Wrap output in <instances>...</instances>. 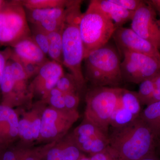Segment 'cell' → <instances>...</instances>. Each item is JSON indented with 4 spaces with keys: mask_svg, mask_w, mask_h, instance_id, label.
Segmentation results:
<instances>
[{
    "mask_svg": "<svg viewBox=\"0 0 160 160\" xmlns=\"http://www.w3.org/2000/svg\"><path fill=\"white\" fill-rule=\"evenodd\" d=\"M107 149L118 160H140L155 151L157 139L141 118L112 129Z\"/></svg>",
    "mask_w": 160,
    "mask_h": 160,
    "instance_id": "cell-1",
    "label": "cell"
},
{
    "mask_svg": "<svg viewBox=\"0 0 160 160\" xmlns=\"http://www.w3.org/2000/svg\"><path fill=\"white\" fill-rule=\"evenodd\" d=\"M66 8L65 20L62 27L63 66L70 72L77 82L80 89L86 83L82 71V62L85 58L84 46L79 30L82 13L81 1H72Z\"/></svg>",
    "mask_w": 160,
    "mask_h": 160,
    "instance_id": "cell-2",
    "label": "cell"
},
{
    "mask_svg": "<svg viewBox=\"0 0 160 160\" xmlns=\"http://www.w3.org/2000/svg\"><path fill=\"white\" fill-rule=\"evenodd\" d=\"M84 61L85 77L94 87H119L123 82L119 51L109 42L89 52Z\"/></svg>",
    "mask_w": 160,
    "mask_h": 160,
    "instance_id": "cell-3",
    "label": "cell"
},
{
    "mask_svg": "<svg viewBox=\"0 0 160 160\" xmlns=\"http://www.w3.org/2000/svg\"><path fill=\"white\" fill-rule=\"evenodd\" d=\"M79 27L85 58L89 52L109 42L117 29L112 21L100 8L97 0L89 2L86 12L81 16Z\"/></svg>",
    "mask_w": 160,
    "mask_h": 160,
    "instance_id": "cell-4",
    "label": "cell"
},
{
    "mask_svg": "<svg viewBox=\"0 0 160 160\" xmlns=\"http://www.w3.org/2000/svg\"><path fill=\"white\" fill-rule=\"evenodd\" d=\"M123 88L94 87L87 92L85 120L109 132L112 115Z\"/></svg>",
    "mask_w": 160,
    "mask_h": 160,
    "instance_id": "cell-5",
    "label": "cell"
},
{
    "mask_svg": "<svg viewBox=\"0 0 160 160\" xmlns=\"http://www.w3.org/2000/svg\"><path fill=\"white\" fill-rule=\"evenodd\" d=\"M122 53L124 57L121 65L123 82L139 84L160 71V59L126 50Z\"/></svg>",
    "mask_w": 160,
    "mask_h": 160,
    "instance_id": "cell-6",
    "label": "cell"
},
{
    "mask_svg": "<svg viewBox=\"0 0 160 160\" xmlns=\"http://www.w3.org/2000/svg\"><path fill=\"white\" fill-rule=\"evenodd\" d=\"M31 35L26 10L21 2L13 9L0 12L1 42L16 44Z\"/></svg>",
    "mask_w": 160,
    "mask_h": 160,
    "instance_id": "cell-7",
    "label": "cell"
},
{
    "mask_svg": "<svg viewBox=\"0 0 160 160\" xmlns=\"http://www.w3.org/2000/svg\"><path fill=\"white\" fill-rule=\"evenodd\" d=\"M158 20L156 12L145 1V3L135 12L131 20L130 28L159 49L160 29Z\"/></svg>",
    "mask_w": 160,
    "mask_h": 160,
    "instance_id": "cell-8",
    "label": "cell"
},
{
    "mask_svg": "<svg viewBox=\"0 0 160 160\" xmlns=\"http://www.w3.org/2000/svg\"><path fill=\"white\" fill-rule=\"evenodd\" d=\"M142 105L137 92L123 88L112 115L109 127L117 129L133 122L139 118Z\"/></svg>",
    "mask_w": 160,
    "mask_h": 160,
    "instance_id": "cell-9",
    "label": "cell"
},
{
    "mask_svg": "<svg viewBox=\"0 0 160 160\" xmlns=\"http://www.w3.org/2000/svg\"><path fill=\"white\" fill-rule=\"evenodd\" d=\"M112 38L119 51L138 52L160 59L159 49L149 41L135 32L131 28L119 27L116 29Z\"/></svg>",
    "mask_w": 160,
    "mask_h": 160,
    "instance_id": "cell-10",
    "label": "cell"
},
{
    "mask_svg": "<svg viewBox=\"0 0 160 160\" xmlns=\"http://www.w3.org/2000/svg\"><path fill=\"white\" fill-rule=\"evenodd\" d=\"M62 66L52 60L44 63L33 81L35 90L46 98L49 92L56 87L58 81L64 74Z\"/></svg>",
    "mask_w": 160,
    "mask_h": 160,
    "instance_id": "cell-11",
    "label": "cell"
},
{
    "mask_svg": "<svg viewBox=\"0 0 160 160\" xmlns=\"http://www.w3.org/2000/svg\"><path fill=\"white\" fill-rule=\"evenodd\" d=\"M14 50L17 60L22 62L41 66L49 60L31 36L24 38L15 44Z\"/></svg>",
    "mask_w": 160,
    "mask_h": 160,
    "instance_id": "cell-12",
    "label": "cell"
},
{
    "mask_svg": "<svg viewBox=\"0 0 160 160\" xmlns=\"http://www.w3.org/2000/svg\"><path fill=\"white\" fill-rule=\"evenodd\" d=\"M100 8L114 23L117 29L132 20L134 12L128 11L111 0H97Z\"/></svg>",
    "mask_w": 160,
    "mask_h": 160,
    "instance_id": "cell-13",
    "label": "cell"
},
{
    "mask_svg": "<svg viewBox=\"0 0 160 160\" xmlns=\"http://www.w3.org/2000/svg\"><path fill=\"white\" fill-rule=\"evenodd\" d=\"M60 112L54 108H47L41 118L40 136L44 139L56 137L60 132L59 126Z\"/></svg>",
    "mask_w": 160,
    "mask_h": 160,
    "instance_id": "cell-14",
    "label": "cell"
},
{
    "mask_svg": "<svg viewBox=\"0 0 160 160\" xmlns=\"http://www.w3.org/2000/svg\"><path fill=\"white\" fill-rule=\"evenodd\" d=\"M28 22L35 25L41 21L47 20L64 21L66 8H54L43 9H30L25 8Z\"/></svg>",
    "mask_w": 160,
    "mask_h": 160,
    "instance_id": "cell-15",
    "label": "cell"
},
{
    "mask_svg": "<svg viewBox=\"0 0 160 160\" xmlns=\"http://www.w3.org/2000/svg\"><path fill=\"white\" fill-rule=\"evenodd\" d=\"M140 118L152 132L157 140L160 138V101L149 104L142 110Z\"/></svg>",
    "mask_w": 160,
    "mask_h": 160,
    "instance_id": "cell-16",
    "label": "cell"
},
{
    "mask_svg": "<svg viewBox=\"0 0 160 160\" xmlns=\"http://www.w3.org/2000/svg\"><path fill=\"white\" fill-rule=\"evenodd\" d=\"M62 29L47 33L49 41L47 55L52 61H55L63 66Z\"/></svg>",
    "mask_w": 160,
    "mask_h": 160,
    "instance_id": "cell-17",
    "label": "cell"
},
{
    "mask_svg": "<svg viewBox=\"0 0 160 160\" xmlns=\"http://www.w3.org/2000/svg\"><path fill=\"white\" fill-rule=\"evenodd\" d=\"M24 8L30 9H43L49 8H66L72 1L65 0H24L21 1Z\"/></svg>",
    "mask_w": 160,
    "mask_h": 160,
    "instance_id": "cell-18",
    "label": "cell"
},
{
    "mask_svg": "<svg viewBox=\"0 0 160 160\" xmlns=\"http://www.w3.org/2000/svg\"><path fill=\"white\" fill-rule=\"evenodd\" d=\"M154 88L153 77L145 80L140 83L137 94L142 105L148 106L150 104Z\"/></svg>",
    "mask_w": 160,
    "mask_h": 160,
    "instance_id": "cell-19",
    "label": "cell"
},
{
    "mask_svg": "<svg viewBox=\"0 0 160 160\" xmlns=\"http://www.w3.org/2000/svg\"><path fill=\"white\" fill-rule=\"evenodd\" d=\"M56 87L64 94L69 92H78L80 89L76 80L71 73H65L57 83Z\"/></svg>",
    "mask_w": 160,
    "mask_h": 160,
    "instance_id": "cell-20",
    "label": "cell"
},
{
    "mask_svg": "<svg viewBox=\"0 0 160 160\" xmlns=\"http://www.w3.org/2000/svg\"><path fill=\"white\" fill-rule=\"evenodd\" d=\"M30 30L32 38L43 53L47 55L49 47L48 34L34 25H32Z\"/></svg>",
    "mask_w": 160,
    "mask_h": 160,
    "instance_id": "cell-21",
    "label": "cell"
},
{
    "mask_svg": "<svg viewBox=\"0 0 160 160\" xmlns=\"http://www.w3.org/2000/svg\"><path fill=\"white\" fill-rule=\"evenodd\" d=\"M12 72L15 82V86L20 90H25L26 82L29 78L27 77L22 64L17 60L10 64Z\"/></svg>",
    "mask_w": 160,
    "mask_h": 160,
    "instance_id": "cell-22",
    "label": "cell"
},
{
    "mask_svg": "<svg viewBox=\"0 0 160 160\" xmlns=\"http://www.w3.org/2000/svg\"><path fill=\"white\" fill-rule=\"evenodd\" d=\"M7 122L9 128H18L19 120L18 115L13 109L9 106L0 105V122Z\"/></svg>",
    "mask_w": 160,
    "mask_h": 160,
    "instance_id": "cell-23",
    "label": "cell"
},
{
    "mask_svg": "<svg viewBox=\"0 0 160 160\" xmlns=\"http://www.w3.org/2000/svg\"><path fill=\"white\" fill-rule=\"evenodd\" d=\"M83 155L73 138L62 148V160H78Z\"/></svg>",
    "mask_w": 160,
    "mask_h": 160,
    "instance_id": "cell-24",
    "label": "cell"
},
{
    "mask_svg": "<svg viewBox=\"0 0 160 160\" xmlns=\"http://www.w3.org/2000/svg\"><path fill=\"white\" fill-rule=\"evenodd\" d=\"M15 86V82L12 72L11 66L9 64L5 67L0 87L4 93H8L12 91Z\"/></svg>",
    "mask_w": 160,
    "mask_h": 160,
    "instance_id": "cell-25",
    "label": "cell"
},
{
    "mask_svg": "<svg viewBox=\"0 0 160 160\" xmlns=\"http://www.w3.org/2000/svg\"><path fill=\"white\" fill-rule=\"evenodd\" d=\"M112 2L128 11L135 12L145 3L141 0H111Z\"/></svg>",
    "mask_w": 160,
    "mask_h": 160,
    "instance_id": "cell-26",
    "label": "cell"
},
{
    "mask_svg": "<svg viewBox=\"0 0 160 160\" xmlns=\"http://www.w3.org/2000/svg\"><path fill=\"white\" fill-rule=\"evenodd\" d=\"M66 109L69 111H76L79 102L78 92H69L64 94Z\"/></svg>",
    "mask_w": 160,
    "mask_h": 160,
    "instance_id": "cell-27",
    "label": "cell"
},
{
    "mask_svg": "<svg viewBox=\"0 0 160 160\" xmlns=\"http://www.w3.org/2000/svg\"><path fill=\"white\" fill-rule=\"evenodd\" d=\"M46 98L48 99L50 105L54 109L67 110L65 106L64 94L62 96H48Z\"/></svg>",
    "mask_w": 160,
    "mask_h": 160,
    "instance_id": "cell-28",
    "label": "cell"
},
{
    "mask_svg": "<svg viewBox=\"0 0 160 160\" xmlns=\"http://www.w3.org/2000/svg\"><path fill=\"white\" fill-rule=\"evenodd\" d=\"M18 61L22 66L28 78H31L33 76H36L39 70L40 67L42 66V65L41 66H39L36 64L28 62Z\"/></svg>",
    "mask_w": 160,
    "mask_h": 160,
    "instance_id": "cell-29",
    "label": "cell"
},
{
    "mask_svg": "<svg viewBox=\"0 0 160 160\" xmlns=\"http://www.w3.org/2000/svg\"><path fill=\"white\" fill-rule=\"evenodd\" d=\"M153 81L154 91L150 104L160 101V71L153 77Z\"/></svg>",
    "mask_w": 160,
    "mask_h": 160,
    "instance_id": "cell-30",
    "label": "cell"
},
{
    "mask_svg": "<svg viewBox=\"0 0 160 160\" xmlns=\"http://www.w3.org/2000/svg\"><path fill=\"white\" fill-rule=\"evenodd\" d=\"M90 160H118L107 149L105 151L89 156Z\"/></svg>",
    "mask_w": 160,
    "mask_h": 160,
    "instance_id": "cell-31",
    "label": "cell"
},
{
    "mask_svg": "<svg viewBox=\"0 0 160 160\" xmlns=\"http://www.w3.org/2000/svg\"><path fill=\"white\" fill-rule=\"evenodd\" d=\"M46 160H62V148H52L47 152Z\"/></svg>",
    "mask_w": 160,
    "mask_h": 160,
    "instance_id": "cell-32",
    "label": "cell"
},
{
    "mask_svg": "<svg viewBox=\"0 0 160 160\" xmlns=\"http://www.w3.org/2000/svg\"><path fill=\"white\" fill-rule=\"evenodd\" d=\"M32 122L27 119L24 118L19 121L18 130V135L20 137H22L24 133L30 128L31 126Z\"/></svg>",
    "mask_w": 160,
    "mask_h": 160,
    "instance_id": "cell-33",
    "label": "cell"
},
{
    "mask_svg": "<svg viewBox=\"0 0 160 160\" xmlns=\"http://www.w3.org/2000/svg\"><path fill=\"white\" fill-rule=\"evenodd\" d=\"M41 126V118H37L32 122L31 129L33 139H36L39 137Z\"/></svg>",
    "mask_w": 160,
    "mask_h": 160,
    "instance_id": "cell-34",
    "label": "cell"
},
{
    "mask_svg": "<svg viewBox=\"0 0 160 160\" xmlns=\"http://www.w3.org/2000/svg\"><path fill=\"white\" fill-rule=\"evenodd\" d=\"M1 160H20V158L14 152L9 150L3 153Z\"/></svg>",
    "mask_w": 160,
    "mask_h": 160,
    "instance_id": "cell-35",
    "label": "cell"
},
{
    "mask_svg": "<svg viewBox=\"0 0 160 160\" xmlns=\"http://www.w3.org/2000/svg\"><path fill=\"white\" fill-rule=\"evenodd\" d=\"M146 2L155 9L160 18V0H149Z\"/></svg>",
    "mask_w": 160,
    "mask_h": 160,
    "instance_id": "cell-36",
    "label": "cell"
},
{
    "mask_svg": "<svg viewBox=\"0 0 160 160\" xmlns=\"http://www.w3.org/2000/svg\"><path fill=\"white\" fill-rule=\"evenodd\" d=\"M5 67H6V65H5V58L0 53V86L2 82L3 72H4Z\"/></svg>",
    "mask_w": 160,
    "mask_h": 160,
    "instance_id": "cell-37",
    "label": "cell"
},
{
    "mask_svg": "<svg viewBox=\"0 0 160 160\" xmlns=\"http://www.w3.org/2000/svg\"><path fill=\"white\" fill-rule=\"evenodd\" d=\"M140 160H160V158L155 151Z\"/></svg>",
    "mask_w": 160,
    "mask_h": 160,
    "instance_id": "cell-38",
    "label": "cell"
},
{
    "mask_svg": "<svg viewBox=\"0 0 160 160\" xmlns=\"http://www.w3.org/2000/svg\"><path fill=\"white\" fill-rule=\"evenodd\" d=\"M22 137L26 141H31V140L33 139L32 132L31 126V128L24 133Z\"/></svg>",
    "mask_w": 160,
    "mask_h": 160,
    "instance_id": "cell-39",
    "label": "cell"
},
{
    "mask_svg": "<svg viewBox=\"0 0 160 160\" xmlns=\"http://www.w3.org/2000/svg\"><path fill=\"white\" fill-rule=\"evenodd\" d=\"M63 94H64V93L62 92L59 90L56 87H55L49 92V93L47 94V96H62L63 95Z\"/></svg>",
    "mask_w": 160,
    "mask_h": 160,
    "instance_id": "cell-40",
    "label": "cell"
},
{
    "mask_svg": "<svg viewBox=\"0 0 160 160\" xmlns=\"http://www.w3.org/2000/svg\"><path fill=\"white\" fill-rule=\"evenodd\" d=\"M155 152L160 158V138L158 139L156 144Z\"/></svg>",
    "mask_w": 160,
    "mask_h": 160,
    "instance_id": "cell-41",
    "label": "cell"
},
{
    "mask_svg": "<svg viewBox=\"0 0 160 160\" xmlns=\"http://www.w3.org/2000/svg\"><path fill=\"white\" fill-rule=\"evenodd\" d=\"M21 160H37L35 158L33 157L32 156H28L26 157L25 158H23Z\"/></svg>",
    "mask_w": 160,
    "mask_h": 160,
    "instance_id": "cell-42",
    "label": "cell"
},
{
    "mask_svg": "<svg viewBox=\"0 0 160 160\" xmlns=\"http://www.w3.org/2000/svg\"><path fill=\"white\" fill-rule=\"evenodd\" d=\"M78 160H89V157H86V156L84 155H83L82 156V157L79 159Z\"/></svg>",
    "mask_w": 160,
    "mask_h": 160,
    "instance_id": "cell-43",
    "label": "cell"
},
{
    "mask_svg": "<svg viewBox=\"0 0 160 160\" xmlns=\"http://www.w3.org/2000/svg\"><path fill=\"white\" fill-rule=\"evenodd\" d=\"M158 24L159 26V28L160 29V18L158 20Z\"/></svg>",
    "mask_w": 160,
    "mask_h": 160,
    "instance_id": "cell-44",
    "label": "cell"
},
{
    "mask_svg": "<svg viewBox=\"0 0 160 160\" xmlns=\"http://www.w3.org/2000/svg\"><path fill=\"white\" fill-rule=\"evenodd\" d=\"M2 154H1V153H0V160L2 159Z\"/></svg>",
    "mask_w": 160,
    "mask_h": 160,
    "instance_id": "cell-45",
    "label": "cell"
},
{
    "mask_svg": "<svg viewBox=\"0 0 160 160\" xmlns=\"http://www.w3.org/2000/svg\"><path fill=\"white\" fill-rule=\"evenodd\" d=\"M0 3H1V2H0Z\"/></svg>",
    "mask_w": 160,
    "mask_h": 160,
    "instance_id": "cell-46",
    "label": "cell"
}]
</instances>
